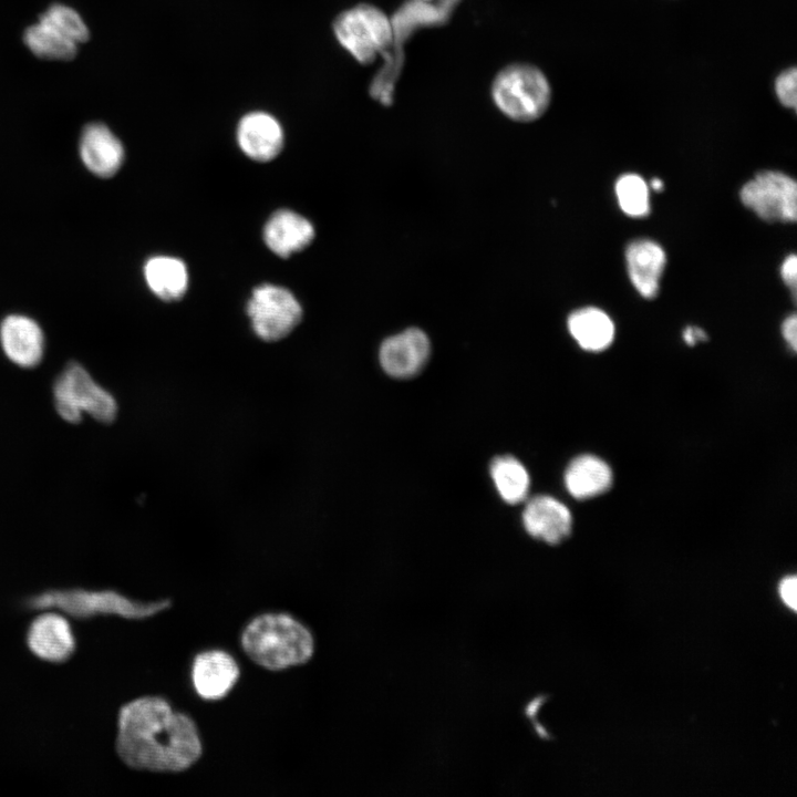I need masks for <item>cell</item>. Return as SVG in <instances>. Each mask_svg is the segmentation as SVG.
<instances>
[{
    "mask_svg": "<svg viewBox=\"0 0 797 797\" xmlns=\"http://www.w3.org/2000/svg\"><path fill=\"white\" fill-rule=\"evenodd\" d=\"M115 748L126 766L156 773L184 772L203 754L195 722L159 696L138 697L120 708Z\"/></svg>",
    "mask_w": 797,
    "mask_h": 797,
    "instance_id": "obj_1",
    "label": "cell"
},
{
    "mask_svg": "<svg viewBox=\"0 0 797 797\" xmlns=\"http://www.w3.org/2000/svg\"><path fill=\"white\" fill-rule=\"evenodd\" d=\"M244 652L256 664L279 671L308 662L314 652L309 629L287 613H262L242 630Z\"/></svg>",
    "mask_w": 797,
    "mask_h": 797,
    "instance_id": "obj_2",
    "label": "cell"
},
{
    "mask_svg": "<svg viewBox=\"0 0 797 797\" xmlns=\"http://www.w3.org/2000/svg\"><path fill=\"white\" fill-rule=\"evenodd\" d=\"M498 110L517 122L539 118L548 108L551 89L545 74L528 63H513L500 70L491 84Z\"/></svg>",
    "mask_w": 797,
    "mask_h": 797,
    "instance_id": "obj_3",
    "label": "cell"
},
{
    "mask_svg": "<svg viewBox=\"0 0 797 797\" xmlns=\"http://www.w3.org/2000/svg\"><path fill=\"white\" fill-rule=\"evenodd\" d=\"M58 414L69 423H79L83 413L101 423H111L117 414L114 396L99 385L79 363H69L53 385Z\"/></svg>",
    "mask_w": 797,
    "mask_h": 797,
    "instance_id": "obj_4",
    "label": "cell"
},
{
    "mask_svg": "<svg viewBox=\"0 0 797 797\" xmlns=\"http://www.w3.org/2000/svg\"><path fill=\"white\" fill-rule=\"evenodd\" d=\"M340 45L359 63L370 64L393 42L394 27L379 8L360 3L342 11L333 22Z\"/></svg>",
    "mask_w": 797,
    "mask_h": 797,
    "instance_id": "obj_5",
    "label": "cell"
},
{
    "mask_svg": "<svg viewBox=\"0 0 797 797\" xmlns=\"http://www.w3.org/2000/svg\"><path fill=\"white\" fill-rule=\"evenodd\" d=\"M29 603L33 608L58 607L77 618L93 614H117L127 619L152 617L170 607V601H134L115 591L60 590L33 597Z\"/></svg>",
    "mask_w": 797,
    "mask_h": 797,
    "instance_id": "obj_6",
    "label": "cell"
},
{
    "mask_svg": "<svg viewBox=\"0 0 797 797\" xmlns=\"http://www.w3.org/2000/svg\"><path fill=\"white\" fill-rule=\"evenodd\" d=\"M247 313L257 337L273 342L286 338L299 324L302 308L288 289L265 283L253 289Z\"/></svg>",
    "mask_w": 797,
    "mask_h": 797,
    "instance_id": "obj_7",
    "label": "cell"
},
{
    "mask_svg": "<svg viewBox=\"0 0 797 797\" xmlns=\"http://www.w3.org/2000/svg\"><path fill=\"white\" fill-rule=\"evenodd\" d=\"M742 204L768 222H795L797 218V184L790 176L764 170L743 185Z\"/></svg>",
    "mask_w": 797,
    "mask_h": 797,
    "instance_id": "obj_8",
    "label": "cell"
},
{
    "mask_svg": "<svg viewBox=\"0 0 797 797\" xmlns=\"http://www.w3.org/2000/svg\"><path fill=\"white\" fill-rule=\"evenodd\" d=\"M429 353L427 335L417 328H410L384 340L379 358L385 373L396 379H406L422 371Z\"/></svg>",
    "mask_w": 797,
    "mask_h": 797,
    "instance_id": "obj_9",
    "label": "cell"
},
{
    "mask_svg": "<svg viewBox=\"0 0 797 797\" xmlns=\"http://www.w3.org/2000/svg\"><path fill=\"white\" fill-rule=\"evenodd\" d=\"M240 675L236 660L222 650L198 653L192 663L190 680L196 694L206 701L228 695Z\"/></svg>",
    "mask_w": 797,
    "mask_h": 797,
    "instance_id": "obj_10",
    "label": "cell"
},
{
    "mask_svg": "<svg viewBox=\"0 0 797 797\" xmlns=\"http://www.w3.org/2000/svg\"><path fill=\"white\" fill-rule=\"evenodd\" d=\"M236 137L241 152L257 162L273 159L284 143L280 122L265 111L245 114L238 122Z\"/></svg>",
    "mask_w": 797,
    "mask_h": 797,
    "instance_id": "obj_11",
    "label": "cell"
},
{
    "mask_svg": "<svg viewBox=\"0 0 797 797\" xmlns=\"http://www.w3.org/2000/svg\"><path fill=\"white\" fill-rule=\"evenodd\" d=\"M29 650L50 663H63L75 650V639L69 621L59 613L45 612L30 623L27 631Z\"/></svg>",
    "mask_w": 797,
    "mask_h": 797,
    "instance_id": "obj_12",
    "label": "cell"
},
{
    "mask_svg": "<svg viewBox=\"0 0 797 797\" xmlns=\"http://www.w3.org/2000/svg\"><path fill=\"white\" fill-rule=\"evenodd\" d=\"M79 148L85 167L102 178L115 175L125 157L120 138L101 122H92L83 127Z\"/></svg>",
    "mask_w": 797,
    "mask_h": 797,
    "instance_id": "obj_13",
    "label": "cell"
},
{
    "mask_svg": "<svg viewBox=\"0 0 797 797\" xmlns=\"http://www.w3.org/2000/svg\"><path fill=\"white\" fill-rule=\"evenodd\" d=\"M0 342L8 359L21 368H34L43 358V332L29 317L8 315L0 325Z\"/></svg>",
    "mask_w": 797,
    "mask_h": 797,
    "instance_id": "obj_14",
    "label": "cell"
},
{
    "mask_svg": "<svg viewBox=\"0 0 797 797\" xmlns=\"http://www.w3.org/2000/svg\"><path fill=\"white\" fill-rule=\"evenodd\" d=\"M522 522L530 536L548 544H558L570 534L572 517L570 510L558 499L538 495L527 503Z\"/></svg>",
    "mask_w": 797,
    "mask_h": 797,
    "instance_id": "obj_15",
    "label": "cell"
},
{
    "mask_svg": "<svg viewBox=\"0 0 797 797\" xmlns=\"http://www.w3.org/2000/svg\"><path fill=\"white\" fill-rule=\"evenodd\" d=\"M625 261L629 278L639 294L645 299L655 298L666 262L663 248L650 239L634 240L625 249Z\"/></svg>",
    "mask_w": 797,
    "mask_h": 797,
    "instance_id": "obj_16",
    "label": "cell"
},
{
    "mask_svg": "<svg viewBox=\"0 0 797 797\" xmlns=\"http://www.w3.org/2000/svg\"><path fill=\"white\" fill-rule=\"evenodd\" d=\"M314 238L312 224L303 216L280 209L272 214L263 229V239L276 255L287 258L307 248Z\"/></svg>",
    "mask_w": 797,
    "mask_h": 797,
    "instance_id": "obj_17",
    "label": "cell"
},
{
    "mask_svg": "<svg viewBox=\"0 0 797 797\" xmlns=\"http://www.w3.org/2000/svg\"><path fill=\"white\" fill-rule=\"evenodd\" d=\"M612 478V470L604 460L593 455H580L568 465L565 485L572 497L586 499L608 490Z\"/></svg>",
    "mask_w": 797,
    "mask_h": 797,
    "instance_id": "obj_18",
    "label": "cell"
},
{
    "mask_svg": "<svg viewBox=\"0 0 797 797\" xmlns=\"http://www.w3.org/2000/svg\"><path fill=\"white\" fill-rule=\"evenodd\" d=\"M568 330L579 346L590 352L609 348L615 333L611 318L594 307L573 311L568 318Z\"/></svg>",
    "mask_w": 797,
    "mask_h": 797,
    "instance_id": "obj_19",
    "label": "cell"
},
{
    "mask_svg": "<svg viewBox=\"0 0 797 797\" xmlns=\"http://www.w3.org/2000/svg\"><path fill=\"white\" fill-rule=\"evenodd\" d=\"M144 277L148 288L164 301L180 299L188 287L186 265L178 258L155 256L144 266Z\"/></svg>",
    "mask_w": 797,
    "mask_h": 797,
    "instance_id": "obj_20",
    "label": "cell"
},
{
    "mask_svg": "<svg viewBox=\"0 0 797 797\" xmlns=\"http://www.w3.org/2000/svg\"><path fill=\"white\" fill-rule=\"evenodd\" d=\"M22 38L28 50L42 60L68 62L79 52L76 43L40 20L27 27Z\"/></svg>",
    "mask_w": 797,
    "mask_h": 797,
    "instance_id": "obj_21",
    "label": "cell"
},
{
    "mask_svg": "<svg viewBox=\"0 0 797 797\" xmlns=\"http://www.w3.org/2000/svg\"><path fill=\"white\" fill-rule=\"evenodd\" d=\"M490 476L500 497L508 504L522 501L529 490L530 478L525 466L509 455L493 459Z\"/></svg>",
    "mask_w": 797,
    "mask_h": 797,
    "instance_id": "obj_22",
    "label": "cell"
},
{
    "mask_svg": "<svg viewBox=\"0 0 797 797\" xmlns=\"http://www.w3.org/2000/svg\"><path fill=\"white\" fill-rule=\"evenodd\" d=\"M38 20L49 24L77 45L87 42L91 35L81 14L64 3H52L40 14Z\"/></svg>",
    "mask_w": 797,
    "mask_h": 797,
    "instance_id": "obj_23",
    "label": "cell"
},
{
    "mask_svg": "<svg viewBox=\"0 0 797 797\" xmlns=\"http://www.w3.org/2000/svg\"><path fill=\"white\" fill-rule=\"evenodd\" d=\"M615 196L621 210L633 218L650 213L649 186L638 174H624L615 183Z\"/></svg>",
    "mask_w": 797,
    "mask_h": 797,
    "instance_id": "obj_24",
    "label": "cell"
},
{
    "mask_svg": "<svg viewBox=\"0 0 797 797\" xmlns=\"http://www.w3.org/2000/svg\"><path fill=\"white\" fill-rule=\"evenodd\" d=\"M795 68L782 72L775 81V92L780 103L790 108H796V77Z\"/></svg>",
    "mask_w": 797,
    "mask_h": 797,
    "instance_id": "obj_25",
    "label": "cell"
},
{
    "mask_svg": "<svg viewBox=\"0 0 797 797\" xmlns=\"http://www.w3.org/2000/svg\"><path fill=\"white\" fill-rule=\"evenodd\" d=\"M780 277L784 283L790 289L794 300H796L797 257L795 253L788 255L783 261Z\"/></svg>",
    "mask_w": 797,
    "mask_h": 797,
    "instance_id": "obj_26",
    "label": "cell"
},
{
    "mask_svg": "<svg viewBox=\"0 0 797 797\" xmlns=\"http://www.w3.org/2000/svg\"><path fill=\"white\" fill-rule=\"evenodd\" d=\"M797 580L795 576L786 577L779 584V594L782 600L793 610H796L797 604Z\"/></svg>",
    "mask_w": 797,
    "mask_h": 797,
    "instance_id": "obj_27",
    "label": "cell"
},
{
    "mask_svg": "<svg viewBox=\"0 0 797 797\" xmlns=\"http://www.w3.org/2000/svg\"><path fill=\"white\" fill-rule=\"evenodd\" d=\"M782 334L786 343L795 352L797 349V317L795 313L788 315L782 323Z\"/></svg>",
    "mask_w": 797,
    "mask_h": 797,
    "instance_id": "obj_28",
    "label": "cell"
},
{
    "mask_svg": "<svg viewBox=\"0 0 797 797\" xmlns=\"http://www.w3.org/2000/svg\"><path fill=\"white\" fill-rule=\"evenodd\" d=\"M683 339L686 344L694 345L698 341H705L707 339V335L701 328L687 327L683 331Z\"/></svg>",
    "mask_w": 797,
    "mask_h": 797,
    "instance_id": "obj_29",
    "label": "cell"
},
{
    "mask_svg": "<svg viewBox=\"0 0 797 797\" xmlns=\"http://www.w3.org/2000/svg\"><path fill=\"white\" fill-rule=\"evenodd\" d=\"M663 185H664L663 182H662L660 178H656V177L653 178V179L651 180V184H650V186H651L654 190H656V192L662 190V189H663Z\"/></svg>",
    "mask_w": 797,
    "mask_h": 797,
    "instance_id": "obj_30",
    "label": "cell"
},
{
    "mask_svg": "<svg viewBox=\"0 0 797 797\" xmlns=\"http://www.w3.org/2000/svg\"><path fill=\"white\" fill-rule=\"evenodd\" d=\"M418 1L427 2V3L438 2L443 7L446 3H452L454 0H418Z\"/></svg>",
    "mask_w": 797,
    "mask_h": 797,
    "instance_id": "obj_31",
    "label": "cell"
}]
</instances>
